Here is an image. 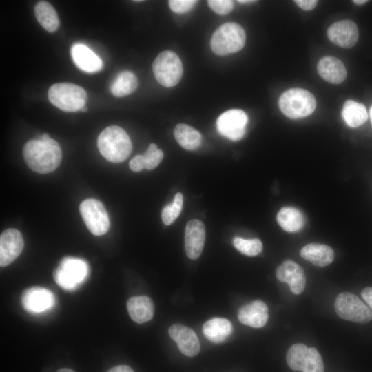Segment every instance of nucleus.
I'll use <instances>...</instances> for the list:
<instances>
[{
  "label": "nucleus",
  "instance_id": "obj_16",
  "mask_svg": "<svg viewBox=\"0 0 372 372\" xmlns=\"http://www.w3.org/2000/svg\"><path fill=\"white\" fill-rule=\"evenodd\" d=\"M329 40L334 44L344 48L355 45L359 32L357 25L351 20H342L332 24L327 30Z\"/></svg>",
  "mask_w": 372,
  "mask_h": 372
},
{
  "label": "nucleus",
  "instance_id": "obj_33",
  "mask_svg": "<svg viewBox=\"0 0 372 372\" xmlns=\"http://www.w3.org/2000/svg\"><path fill=\"white\" fill-rule=\"evenodd\" d=\"M207 3L210 8L219 14H227L234 8V3L230 0H209Z\"/></svg>",
  "mask_w": 372,
  "mask_h": 372
},
{
  "label": "nucleus",
  "instance_id": "obj_32",
  "mask_svg": "<svg viewBox=\"0 0 372 372\" xmlns=\"http://www.w3.org/2000/svg\"><path fill=\"white\" fill-rule=\"evenodd\" d=\"M163 151L158 149L155 143H151L143 154L145 169L151 170L156 168L163 160Z\"/></svg>",
  "mask_w": 372,
  "mask_h": 372
},
{
  "label": "nucleus",
  "instance_id": "obj_41",
  "mask_svg": "<svg viewBox=\"0 0 372 372\" xmlns=\"http://www.w3.org/2000/svg\"><path fill=\"white\" fill-rule=\"evenodd\" d=\"M237 2L242 3V4H247V3H251L253 2H255V1L252 0H238Z\"/></svg>",
  "mask_w": 372,
  "mask_h": 372
},
{
  "label": "nucleus",
  "instance_id": "obj_38",
  "mask_svg": "<svg viewBox=\"0 0 372 372\" xmlns=\"http://www.w3.org/2000/svg\"><path fill=\"white\" fill-rule=\"evenodd\" d=\"M107 372H134V370L127 365H118L110 369Z\"/></svg>",
  "mask_w": 372,
  "mask_h": 372
},
{
  "label": "nucleus",
  "instance_id": "obj_44",
  "mask_svg": "<svg viewBox=\"0 0 372 372\" xmlns=\"http://www.w3.org/2000/svg\"><path fill=\"white\" fill-rule=\"evenodd\" d=\"M369 116H370V118H371V123H372V107L370 109Z\"/></svg>",
  "mask_w": 372,
  "mask_h": 372
},
{
  "label": "nucleus",
  "instance_id": "obj_43",
  "mask_svg": "<svg viewBox=\"0 0 372 372\" xmlns=\"http://www.w3.org/2000/svg\"><path fill=\"white\" fill-rule=\"evenodd\" d=\"M87 110H88V107H87V106H84V107H83L81 108V111L85 112H87Z\"/></svg>",
  "mask_w": 372,
  "mask_h": 372
},
{
  "label": "nucleus",
  "instance_id": "obj_29",
  "mask_svg": "<svg viewBox=\"0 0 372 372\" xmlns=\"http://www.w3.org/2000/svg\"><path fill=\"white\" fill-rule=\"evenodd\" d=\"M183 203V194L178 192L174 196L172 203L163 208L161 218L165 225H169L174 223L181 211Z\"/></svg>",
  "mask_w": 372,
  "mask_h": 372
},
{
  "label": "nucleus",
  "instance_id": "obj_13",
  "mask_svg": "<svg viewBox=\"0 0 372 372\" xmlns=\"http://www.w3.org/2000/svg\"><path fill=\"white\" fill-rule=\"evenodd\" d=\"M168 333L183 355L194 357L198 354L200 342L193 329L181 324H174L169 328Z\"/></svg>",
  "mask_w": 372,
  "mask_h": 372
},
{
  "label": "nucleus",
  "instance_id": "obj_37",
  "mask_svg": "<svg viewBox=\"0 0 372 372\" xmlns=\"http://www.w3.org/2000/svg\"><path fill=\"white\" fill-rule=\"evenodd\" d=\"M361 296L368 305L372 309V287H365L361 292Z\"/></svg>",
  "mask_w": 372,
  "mask_h": 372
},
{
  "label": "nucleus",
  "instance_id": "obj_7",
  "mask_svg": "<svg viewBox=\"0 0 372 372\" xmlns=\"http://www.w3.org/2000/svg\"><path fill=\"white\" fill-rule=\"evenodd\" d=\"M152 68L157 81L167 87L175 86L183 72L181 60L175 52L169 50L163 51L156 56Z\"/></svg>",
  "mask_w": 372,
  "mask_h": 372
},
{
  "label": "nucleus",
  "instance_id": "obj_31",
  "mask_svg": "<svg viewBox=\"0 0 372 372\" xmlns=\"http://www.w3.org/2000/svg\"><path fill=\"white\" fill-rule=\"evenodd\" d=\"M302 372H324L322 356L316 348H308V353Z\"/></svg>",
  "mask_w": 372,
  "mask_h": 372
},
{
  "label": "nucleus",
  "instance_id": "obj_9",
  "mask_svg": "<svg viewBox=\"0 0 372 372\" xmlns=\"http://www.w3.org/2000/svg\"><path fill=\"white\" fill-rule=\"evenodd\" d=\"M79 211L86 227L92 234L101 236L108 231V214L99 200L94 198L83 200L79 206Z\"/></svg>",
  "mask_w": 372,
  "mask_h": 372
},
{
  "label": "nucleus",
  "instance_id": "obj_11",
  "mask_svg": "<svg viewBox=\"0 0 372 372\" xmlns=\"http://www.w3.org/2000/svg\"><path fill=\"white\" fill-rule=\"evenodd\" d=\"M56 299L54 293L49 289L34 287L24 291L21 296V304L29 313L39 314L52 309Z\"/></svg>",
  "mask_w": 372,
  "mask_h": 372
},
{
  "label": "nucleus",
  "instance_id": "obj_26",
  "mask_svg": "<svg viewBox=\"0 0 372 372\" xmlns=\"http://www.w3.org/2000/svg\"><path fill=\"white\" fill-rule=\"evenodd\" d=\"M342 116L347 125L357 127L364 124L368 119V112L365 106L353 100L347 101L342 110Z\"/></svg>",
  "mask_w": 372,
  "mask_h": 372
},
{
  "label": "nucleus",
  "instance_id": "obj_12",
  "mask_svg": "<svg viewBox=\"0 0 372 372\" xmlns=\"http://www.w3.org/2000/svg\"><path fill=\"white\" fill-rule=\"evenodd\" d=\"M24 241L21 233L16 229H8L0 236V265L12 263L21 253Z\"/></svg>",
  "mask_w": 372,
  "mask_h": 372
},
{
  "label": "nucleus",
  "instance_id": "obj_10",
  "mask_svg": "<svg viewBox=\"0 0 372 372\" xmlns=\"http://www.w3.org/2000/svg\"><path fill=\"white\" fill-rule=\"evenodd\" d=\"M248 122L247 114L240 109H231L221 114L216 121L218 132L232 141L243 138Z\"/></svg>",
  "mask_w": 372,
  "mask_h": 372
},
{
  "label": "nucleus",
  "instance_id": "obj_21",
  "mask_svg": "<svg viewBox=\"0 0 372 372\" xmlns=\"http://www.w3.org/2000/svg\"><path fill=\"white\" fill-rule=\"evenodd\" d=\"M127 309L131 318L138 324L150 320L154 316V305L146 296H134L127 302Z\"/></svg>",
  "mask_w": 372,
  "mask_h": 372
},
{
  "label": "nucleus",
  "instance_id": "obj_20",
  "mask_svg": "<svg viewBox=\"0 0 372 372\" xmlns=\"http://www.w3.org/2000/svg\"><path fill=\"white\" fill-rule=\"evenodd\" d=\"M300 256L316 266L323 267L331 264L335 254L329 246L320 243H309L304 246L300 251Z\"/></svg>",
  "mask_w": 372,
  "mask_h": 372
},
{
  "label": "nucleus",
  "instance_id": "obj_1",
  "mask_svg": "<svg viewBox=\"0 0 372 372\" xmlns=\"http://www.w3.org/2000/svg\"><path fill=\"white\" fill-rule=\"evenodd\" d=\"M61 156L59 144L52 138L47 141L30 140L23 147V156L28 166L39 174L55 170L60 165Z\"/></svg>",
  "mask_w": 372,
  "mask_h": 372
},
{
  "label": "nucleus",
  "instance_id": "obj_2",
  "mask_svg": "<svg viewBox=\"0 0 372 372\" xmlns=\"http://www.w3.org/2000/svg\"><path fill=\"white\" fill-rule=\"evenodd\" d=\"M97 146L101 154L112 163H121L127 158L132 151V142L121 127L110 125L99 134Z\"/></svg>",
  "mask_w": 372,
  "mask_h": 372
},
{
  "label": "nucleus",
  "instance_id": "obj_30",
  "mask_svg": "<svg viewBox=\"0 0 372 372\" xmlns=\"http://www.w3.org/2000/svg\"><path fill=\"white\" fill-rule=\"evenodd\" d=\"M233 244L238 251L248 256H257L262 250V243L258 238L244 239L235 237L233 239Z\"/></svg>",
  "mask_w": 372,
  "mask_h": 372
},
{
  "label": "nucleus",
  "instance_id": "obj_28",
  "mask_svg": "<svg viewBox=\"0 0 372 372\" xmlns=\"http://www.w3.org/2000/svg\"><path fill=\"white\" fill-rule=\"evenodd\" d=\"M307 353L308 347L304 344L298 343L290 347L286 355L289 368L293 371H302Z\"/></svg>",
  "mask_w": 372,
  "mask_h": 372
},
{
  "label": "nucleus",
  "instance_id": "obj_36",
  "mask_svg": "<svg viewBox=\"0 0 372 372\" xmlns=\"http://www.w3.org/2000/svg\"><path fill=\"white\" fill-rule=\"evenodd\" d=\"M295 3L304 10H313L318 3L316 0H297Z\"/></svg>",
  "mask_w": 372,
  "mask_h": 372
},
{
  "label": "nucleus",
  "instance_id": "obj_23",
  "mask_svg": "<svg viewBox=\"0 0 372 372\" xmlns=\"http://www.w3.org/2000/svg\"><path fill=\"white\" fill-rule=\"evenodd\" d=\"M276 220L281 228L287 232L301 230L305 223L303 214L293 207H284L277 214Z\"/></svg>",
  "mask_w": 372,
  "mask_h": 372
},
{
  "label": "nucleus",
  "instance_id": "obj_4",
  "mask_svg": "<svg viewBox=\"0 0 372 372\" xmlns=\"http://www.w3.org/2000/svg\"><path fill=\"white\" fill-rule=\"evenodd\" d=\"M279 107L287 117L298 119L309 116L316 109V101L309 91L302 88H291L280 96Z\"/></svg>",
  "mask_w": 372,
  "mask_h": 372
},
{
  "label": "nucleus",
  "instance_id": "obj_42",
  "mask_svg": "<svg viewBox=\"0 0 372 372\" xmlns=\"http://www.w3.org/2000/svg\"><path fill=\"white\" fill-rule=\"evenodd\" d=\"M56 372H74V371L70 369L62 368L58 370Z\"/></svg>",
  "mask_w": 372,
  "mask_h": 372
},
{
  "label": "nucleus",
  "instance_id": "obj_8",
  "mask_svg": "<svg viewBox=\"0 0 372 372\" xmlns=\"http://www.w3.org/2000/svg\"><path fill=\"white\" fill-rule=\"evenodd\" d=\"M334 307L337 315L346 320L364 324L372 319L371 309L357 296L350 292L338 294Z\"/></svg>",
  "mask_w": 372,
  "mask_h": 372
},
{
  "label": "nucleus",
  "instance_id": "obj_39",
  "mask_svg": "<svg viewBox=\"0 0 372 372\" xmlns=\"http://www.w3.org/2000/svg\"><path fill=\"white\" fill-rule=\"evenodd\" d=\"M50 139V137L49 134H47V133L43 134L40 137V140H41L43 141H48Z\"/></svg>",
  "mask_w": 372,
  "mask_h": 372
},
{
  "label": "nucleus",
  "instance_id": "obj_27",
  "mask_svg": "<svg viewBox=\"0 0 372 372\" xmlns=\"http://www.w3.org/2000/svg\"><path fill=\"white\" fill-rule=\"evenodd\" d=\"M138 80L130 71H123L118 74L110 86L112 94L116 97H122L132 93L137 87Z\"/></svg>",
  "mask_w": 372,
  "mask_h": 372
},
{
  "label": "nucleus",
  "instance_id": "obj_34",
  "mask_svg": "<svg viewBox=\"0 0 372 372\" xmlns=\"http://www.w3.org/2000/svg\"><path fill=\"white\" fill-rule=\"evenodd\" d=\"M197 2L195 0H170L169 6L174 12L183 14L189 11Z\"/></svg>",
  "mask_w": 372,
  "mask_h": 372
},
{
  "label": "nucleus",
  "instance_id": "obj_17",
  "mask_svg": "<svg viewBox=\"0 0 372 372\" xmlns=\"http://www.w3.org/2000/svg\"><path fill=\"white\" fill-rule=\"evenodd\" d=\"M268 318V307L264 302L260 300H254L242 306L238 312L239 321L245 325L254 328L264 327Z\"/></svg>",
  "mask_w": 372,
  "mask_h": 372
},
{
  "label": "nucleus",
  "instance_id": "obj_35",
  "mask_svg": "<svg viewBox=\"0 0 372 372\" xmlns=\"http://www.w3.org/2000/svg\"><path fill=\"white\" fill-rule=\"evenodd\" d=\"M130 168L133 172H140L145 169V164L143 155H137L130 161Z\"/></svg>",
  "mask_w": 372,
  "mask_h": 372
},
{
  "label": "nucleus",
  "instance_id": "obj_19",
  "mask_svg": "<svg viewBox=\"0 0 372 372\" xmlns=\"http://www.w3.org/2000/svg\"><path fill=\"white\" fill-rule=\"evenodd\" d=\"M320 76L329 83L340 84L347 77V70L343 63L333 56L322 57L318 63Z\"/></svg>",
  "mask_w": 372,
  "mask_h": 372
},
{
  "label": "nucleus",
  "instance_id": "obj_25",
  "mask_svg": "<svg viewBox=\"0 0 372 372\" xmlns=\"http://www.w3.org/2000/svg\"><path fill=\"white\" fill-rule=\"evenodd\" d=\"M35 17L41 26L49 32H55L59 27V19L53 6L41 1L34 6Z\"/></svg>",
  "mask_w": 372,
  "mask_h": 372
},
{
  "label": "nucleus",
  "instance_id": "obj_14",
  "mask_svg": "<svg viewBox=\"0 0 372 372\" xmlns=\"http://www.w3.org/2000/svg\"><path fill=\"white\" fill-rule=\"evenodd\" d=\"M277 279L289 285L294 294L302 293L306 285V277L303 269L291 260H285L276 271Z\"/></svg>",
  "mask_w": 372,
  "mask_h": 372
},
{
  "label": "nucleus",
  "instance_id": "obj_40",
  "mask_svg": "<svg viewBox=\"0 0 372 372\" xmlns=\"http://www.w3.org/2000/svg\"><path fill=\"white\" fill-rule=\"evenodd\" d=\"M353 2L357 5H363L368 2L367 0H353Z\"/></svg>",
  "mask_w": 372,
  "mask_h": 372
},
{
  "label": "nucleus",
  "instance_id": "obj_18",
  "mask_svg": "<svg viewBox=\"0 0 372 372\" xmlns=\"http://www.w3.org/2000/svg\"><path fill=\"white\" fill-rule=\"evenodd\" d=\"M70 52L75 65L83 71L96 72L103 68V61L99 56L83 43L74 44Z\"/></svg>",
  "mask_w": 372,
  "mask_h": 372
},
{
  "label": "nucleus",
  "instance_id": "obj_3",
  "mask_svg": "<svg viewBox=\"0 0 372 372\" xmlns=\"http://www.w3.org/2000/svg\"><path fill=\"white\" fill-rule=\"evenodd\" d=\"M245 41L246 34L242 26L235 23H227L214 32L210 46L214 53L224 56L240 50Z\"/></svg>",
  "mask_w": 372,
  "mask_h": 372
},
{
  "label": "nucleus",
  "instance_id": "obj_22",
  "mask_svg": "<svg viewBox=\"0 0 372 372\" xmlns=\"http://www.w3.org/2000/svg\"><path fill=\"white\" fill-rule=\"evenodd\" d=\"M231 322L223 318H214L207 320L203 326L205 338L213 343L224 341L232 332Z\"/></svg>",
  "mask_w": 372,
  "mask_h": 372
},
{
  "label": "nucleus",
  "instance_id": "obj_24",
  "mask_svg": "<svg viewBox=\"0 0 372 372\" xmlns=\"http://www.w3.org/2000/svg\"><path fill=\"white\" fill-rule=\"evenodd\" d=\"M174 134L178 143L187 150L196 149L202 143L201 134L187 124H178L174 128Z\"/></svg>",
  "mask_w": 372,
  "mask_h": 372
},
{
  "label": "nucleus",
  "instance_id": "obj_6",
  "mask_svg": "<svg viewBox=\"0 0 372 372\" xmlns=\"http://www.w3.org/2000/svg\"><path fill=\"white\" fill-rule=\"evenodd\" d=\"M89 266L83 259L68 256L62 259L54 272V278L61 288L72 291L86 279Z\"/></svg>",
  "mask_w": 372,
  "mask_h": 372
},
{
  "label": "nucleus",
  "instance_id": "obj_15",
  "mask_svg": "<svg viewBox=\"0 0 372 372\" xmlns=\"http://www.w3.org/2000/svg\"><path fill=\"white\" fill-rule=\"evenodd\" d=\"M205 241V227L202 221L192 219L187 222L185 231V249L192 260L201 254Z\"/></svg>",
  "mask_w": 372,
  "mask_h": 372
},
{
  "label": "nucleus",
  "instance_id": "obj_5",
  "mask_svg": "<svg viewBox=\"0 0 372 372\" xmlns=\"http://www.w3.org/2000/svg\"><path fill=\"white\" fill-rule=\"evenodd\" d=\"M48 96L52 105L68 112L81 110L87 99L86 91L83 87L69 83L52 85Z\"/></svg>",
  "mask_w": 372,
  "mask_h": 372
}]
</instances>
